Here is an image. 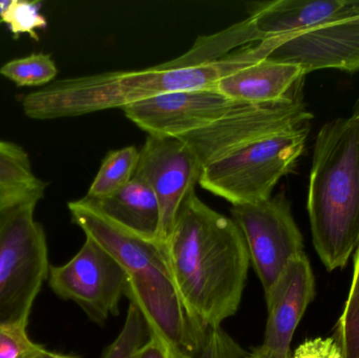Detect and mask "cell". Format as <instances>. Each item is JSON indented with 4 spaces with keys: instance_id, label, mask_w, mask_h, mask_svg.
<instances>
[{
    "instance_id": "cell-8",
    "label": "cell",
    "mask_w": 359,
    "mask_h": 358,
    "mask_svg": "<svg viewBox=\"0 0 359 358\" xmlns=\"http://www.w3.org/2000/svg\"><path fill=\"white\" fill-rule=\"evenodd\" d=\"M232 220L244 235L250 263L267 294L280 273L304 252V239L283 193L257 203L232 205Z\"/></svg>"
},
{
    "instance_id": "cell-22",
    "label": "cell",
    "mask_w": 359,
    "mask_h": 358,
    "mask_svg": "<svg viewBox=\"0 0 359 358\" xmlns=\"http://www.w3.org/2000/svg\"><path fill=\"white\" fill-rule=\"evenodd\" d=\"M40 1L8 0L1 13L2 23L6 25L14 38L29 35L38 41L37 31L46 29L48 20L41 13Z\"/></svg>"
},
{
    "instance_id": "cell-13",
    "label": "cell",
    "mask_w": 359,
    "mask_h": 358,
    "mask_svg": "<svg viewBox=\"0 0 359 358\" xmlns=\"http://www.w3.org/2000/svg\"><path fill=\"white\" fill-rule=\"evenodd\" d=\"M316 296V279L306 254L289 262L265 294L268 319L263 346L283 358H291L290 346L306 309Z\"/></svg>"
},
{
    "instance_id": "cell-23",
    "label": "cell",
    "mask_w": 359,
    "mask_h": 358,
    "mask_svg": "<svg viewBox=\"0 0 359 358\" xmlns=\"http://www.w3.org/2000/svg\"><path fill=\"white\" fill-rule=\"evenodd\" d=\"M44 350L29 338L25 328L0 324V358H37Z\"/></svg>"
},
{
    "instance_id": "cell-7",
    "label": "cell",
    "mask_w": 359,
    "mask_h": 358,
    "mask_svg": "<svg viewBox=\"0 0 359 358\" xmlns=\"http://www.w3.org/2000/svg\"><path fill=\"white\" fill-rule=\"evenodd\" d=\"M304 78L278 102L240 104L213 123L181 137L204 167L257 139L309 125L311 113L303 100Z\"/></svg>"
},
{
    "instance_id": "cell-19",
    "label": "cell",
    "mask_w": 359,
    "mask_h": 358,
    "mask_svg": "<svg viewBox=\"0 0 359 358\" xmlns=\"http://www.w3.org/2000/svg\"><path fill=\"white\" fill-rule=\"evenodd\" d=\"M58 74L50 55L37 53L13 59L0 67V75L21 88L43 86L50 83Z\"/></svg>"
},
{
    "instance_id": "cell-20",
    "label": "cell",
    "mask_w": 359,
    "mask_h": 358,
    "mask_svg": "<svg viewBox=\"0 0 359 358\" xmlns=\"http://www.w3.org/2000/svg\"><path fill=\"white\" fill-rule=\"evenodd\" d=\"M334 338L341 347L344 358H359V245L355 250L349 296L337 324Z\"/></svg>"
},
{
    "instance_id": "cell-14",
    "label": "cell",
    "mask_w": 359,
    "mask_h": 358,
    "mask_svg": "<svg viewBox=\"0 0 359 358\" xmlns=\"http://www.w3.org/2000/svg\"><path fill=\"white\" fill-rule=\"evenodd\" d=\"M359 17V0H276L255 4L249 17L262 41Z\"/></svg>"
},
{
    "instance_id": "cell-1",
    "label": "cell",
    "mask_w": 359,
    "mask_h": 358,
    "mask_svg": "<svg viewBox=\"0 0 359 358\" xmlns=\"http://www.w3.org/2000/svg\"><path fill=\"white\" fill-rule=\"evenodd\" d=\"M231 48V39L223 32L204 38L181 58L159 67L58 80L27 95L22 99L23 111L36 120L77 117L103 109H122L166 92L210 88L226 76L267 58L272 39L223 57Z\"/></svg>"
},
{
    "instance_id": "cell-16",
    "label": "cell",
    "mask_w": 359,
    "mask_h": 358,
    "mask_svg": "<svg viewBox=\"0 0 359 358\" xmlns=\"http://www.w3.org/2000/svg\"><path fill=\"white\" fill-rule=\"evenodd\" d=\"M88 200L107 218L123 228L144 239L160 241L159 202L153 188L142 179L134 177L111 197Z\"/></svg>"
},
{
    "instance_id": "cell-11",
    "label": "cell",
    "mask_w": 359,
    "mask_h": 358,
    "mask_svg": "<svg viewBox=\"0 0 359 358\" xmlns=\"http://www.w3.org/2000/svg\"><path fill=\"white\" fill-rule=\"evenodd\" d=\"M238 104L215 85L158 95L122 109L149 136L181 138L213 123Z\"/></svg>"
},
{
    "instance_id": "cell-15",
    "label": "cell",
    "mask_w": 359,
    "mask_h": 358,
    "mask_svg": "<svg viewBox=\"0 0 359 358\" xmlns=\"http://www.w3.org/2000/svg\"><path fill=\"white\" fill-rule=\"evenodd\" d=\"M305 76L297 65L262 59L226 76L215 86L236 102L266 104L286 98Z\"/></svg>"
},
{
    "instance_id": "cell-12",
    "label": "cell",
    "mask_w": 359,
    "mask_h": 358,
    "mask_svg": "<svg viewBox=\"0 0 359 358\" xmlns=\"http://www.w3.org/2000/svg\"><path fill=\"white\" fill-rule=\"evenodd\" d=\"M268 60L297 65L304 74L320 69L359 71V17L273 37Z\"/></svg>"
},
{
    "instance_id": "cell-5",
    "label": "cell",
    "mask_w": 359,
    "mask_h": 358,
    "mask_svg": "<svg viewBox=\"0 0 359 358\" xmlns=\"http://www.w3.org/2000/svg\"><path fill=\"white\" fill-rule=\"evenodd\" d=\"M308 134L306 125L257 139L206 164L198 184L232 205L269 199L303 155Z\"/></svg>"
},
{
    "instance_id": "cell-2",
    "label": "cell",
    "mask_w": 359,
    "mask_h": 358,
    "mask_svg": "<svg viewBox=\"0 0 359 358\" xmlns=\"http://www.w3.org/2000/svg\"><path fill=\"white\" fill-rule=\"evenodd\" d=\"M184 306L203 331L222 327L240 308L250 256L232 219L203 203L196 191L180 207L165 243Z\"/></svg>"
},
{
    "instance_id": "cell-6",
    "label": "cell",
    "mask_w": 359,
    "mask_h": 358,
    "mask_svg": "<svg viewBox=\"0 0 359 358\" xmlns=\"http://www.w3.org/2000/svg\"><path fill=\"white\" fill-rule=\"evenodd\" d=\"M37 204L0 214V324L27 329L32 307L48 277V244L35 220Z\"/></svg>"
},
{
    "instance_id": "cell-4",
    "label": "cell",
    "mask_w": 359,
    "mask_h": 358,
    "mask_svg": "<svg viewBox=\"0 0 359 358\" xmlns=\"http://www.w3.org/2000/svg\"><path fill=\"white\" fill-rule=\"evenodd\" d=\"M314 247L329 271L344 268L359 245V111L318 132L308 191Z\"/></svg>"
},
{
    "instance_id": "cell-29",
    "label": "cell",
    "mask_w": 359,
    "mask_h": 358,
    "mask_svg": "<svg viewBox=\"0 0 359 358\" xmlns=\"http://www.w3.org/2000/svg\"><path fill=\"white\" fill-rule=\"evenodd\" d=\"M8 4V0H0V25H1V13L4 11V6Z\"/></svg>"
},
{
    "instance_id": "cell-10",
    "label": "cell",
    "mask_w": 359,
    "mask_h": 358,
    "mask_svg": "<svg viewBox=\"0 0 359 358\" xmlns=\"http://www.w3.org/2000/svg\"><path fill=\"white\" fill-rule=\"evenodd\" d=\"M202 172V164L181 139L147 137L134 177L149 183L157 195L161 214L160 242H168L180 207L194 193Z\"/></svg>"
},
{
    "instance_id": "cell-18",
    "label": "cell",
    "mask_w": 359,
    "mask_h": 358,
    "mask_svg": "<svg viewBox=\"0 0 359 358\" xmlns=\"http://www.w3.org/2000/svg\"><path fill=\"white\" fill-rule=\"evenodd\" d=\"M139 158L140 151L135 146L124 147L107 153L86 197L90 200H102L117 193L134 178Z\"/></svg>"
},
{
    "instance_id": "cell-26",
    "label": "cell",
    "mask_w": 359,
    "mask_h": 358,
    "mask_svg": "<svg viewBox=\"0 0 359 358\" xmlns=\"http://www.w3.org/2000/svg\"><path fill=\"white\" fill-rule=\"evenodd\" d=\"M135 358H170V352L160 338L151 334Z\"/></svg>"
},
{
    "instance_id": "cell-24",
    "label": "cell",
    "mask_w": 359,
    "mask_h": 358,
    "mask_svg": "<svg viewBox=\"0 0 359 358\" xmlns=\"http://www.w3.org/2000/svg\"><path fill=\"white\" fill-rule=\"evenodd\" d=\"M246 353L223 328L219 327L207 330L194 357H176L170 355V358H243Z\"/></svg>"
},
{
    "instance_id": "cell-27",
    "label": "cell",
    "mask_w": 359,
    "mask_h": 358,
    "mask_svg": "<svg viewBox=\"0 0 359 358\" xmlns=\"http://www.w3.org/2000/svg\"><path fill=\"white\" fill-rule=\"evenodd\" d=\"M243 358H283L278 357L276 353L270 351L269 349L265 348V347L262 345V346L257 347V348L253 349L251 352H247L245 354V357Z\"/></svg>"
},
{
    "instance_id": "cell-9",
    "label": "cell",
    "mask_w": 359,
    "mask_h": 358,
    "mask_svg": "<svg viewBox=\"0 0 359 358\" xmlns=\"http://www.w3.org/2000/svg\"><path fill=\"white\" fill-rule=\"evenodd\" d=\"M48 285L63 300L79 305L90 321L102 325L119 315L128 282L119 263L86 237L81 249L67 264L50 266Z\"/></svg>"
},
{
    "instance_id": "cell-3",
    "label": "cell",
    "mask_w": 359,
    "mask_h": 358,
    "mask_svg": "<svg viewBox=\"0 0 359 358\" xmlns=\"http://www.w3.org/2000/svg\"><path fill=\"white\" fill-rule=\"evenodd\" d=\"M72 220L119 263L126 275V296L176 357H191L206 331L190 319L177 288L165 243L147 240L107 218L90 200L69 203Z\"/></svg>"
},
{
    "instance_id": "cell-28",
    "label": "cell",
    "mask_w": 359,
    "mask_h": 358,
    "mask_svg": "<svg viewBox=\"0 0 359 358\" xmlns=\"http://www.w3.org/2000/svg\"><path fill=\"white\" fill-rule=\"evenodd\" d=\"M37 358H80L79 357H75V355H67L61 354V353L50 352V351L44 350L41 354Z\"/></svg>"
},
{
    "instance_id": "cell-25",
    "label": "cell",
    "mask_w": 359,
    "mask_h": 358,
    "mask_svg": "<svg viewBox=\"0 0 359 358\" xmlns=\"http://www.w3.org/2000/svg\"><path fill=\"white\" fill-rule=\"evenodd\" d=\"M291 358H344L334 338H318L306 340Z\"/></svg>"
},
{
    "instance_id": "cell-30",
    "label": "cell",
    "mask_w": 359,
    "mask_h": 358,
    "mask_svg": "<svg viewBox=\"0 0 359 358\" xmlns=\"http://www.w3.org/2000/svg\"><path fill=\"white\" fill-rule=\"evenodd\" d=\"M358 111H359V109H358Z\"/></svg>"
},
{
    "instance_id": "cell-21",
    "label": "cell",
    "mask_w": 359,
    "mask_h": 358,
    "mask_svg": "<svg viewBox=\"0 0 359 358\" xmlns=\"http://www.w3.org/2000/svg\"><path fill=\"white\" fill-rule=\"evenodd\" d=\"M149 328L136 305L130 303L123 329L105 349L101 358H135L141 347L149 340Z\"/></svg>"
},
{
    "instance_id": "cell-17",
    "label": "cell",
    "mask_w": 359,
    "mask_h": 358,
    "mask_svg": "<svg viewBox=\"0 0 359 358\" xmlns=\"http://www.w3.org/2000/svg\"><path fill=\"white\" fill-rule=\"evenodd\" d=\"M46 183L38 178L27 151L0 140V214L25 204H37Z\"/></svg>"
}]
</instances>
